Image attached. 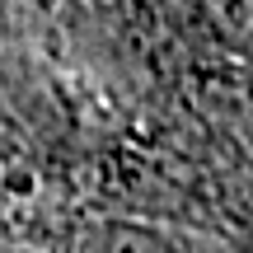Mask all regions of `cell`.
<instances>
[{
  "label": "cell",
  "instance_id": "7a4b0ae2",
  "mask_svg": "<svg viewBox=\"0 0 253 253\" xmlns=\"http://www.w3.org/2000/svg\"><path fill=\"white\" fill-rule=\"evenodd\" d=\"M80 253H178L160 230L126 225V220H103L80 239Z\"/></svg>",
  "mask_w": 253,
  "mask_h": 253
},
{
  "label": "cell",
  "instance_id": "6da1fadb",
  "mask_svg": "<svg viewBox=\"0 0 253 253\" xmlns=\"http://www.w3.org/2000/svg\"><path fill=\"white\" fill-rule=\"evenodd\" d=\"M169 5L183 14V24L211 38H225V42L253 28V0H169Z\"/></svg>",
  "mask_w": 253,
  "mask_h": 253
}]
</instances>
